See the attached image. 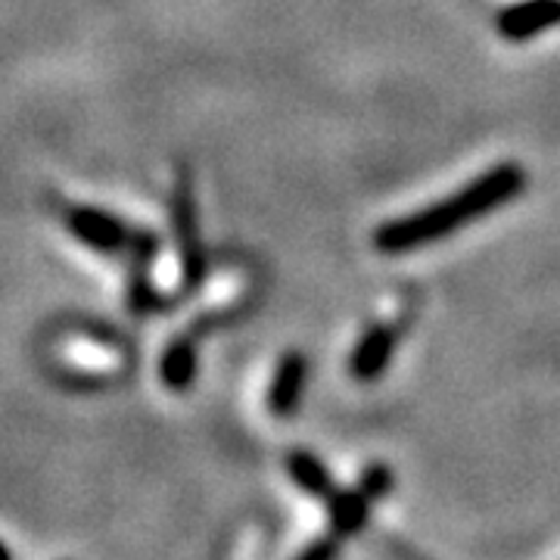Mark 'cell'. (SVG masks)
<instances>
[{"label": "cell", "mask_w": 560, "mask_h": 560, "mask_svg": "<svg viewBox=\"0 0 560 560\" xmlns=\"http://www.w3.org/2000/svg\"><path fill=\"white\" fill-rule=\"evenodd\" d=\"M523 187H526V172L521 165L517 162H499L489 172H482L480 178L464 184L458 194L433 202L415 215L386 221L374 234V246L386 256H399V253H411L420 246L440 243L464 224L486 219L489 212L501 209L504 202L521 197Z\"/></svg>", "instance_id": "1"}, {"label": "cell", "mask_w": 560, "mask_h": 560, "mask_svg": "<svg viewBox=\"0 0 560 560\" xmlns=\"http://www.w3.org/2000/svg\"><path fill=\"white\" fill-rule=\"evenodd\" d=\"M62 219H66V228L72 231L75 241L97 249V253H125V249H131L138 256H147L156 246L153 234L131 231L116 215L101 212V209H91V206H72V209L62 212Z\"/></svg>", "instance_id": "2"}, {"label": "cell", "mask_w": 560, "mask_h": 560, "mask_svg": "<svg viewBox=\"0 0 560 560\" xmlns=\"http://www.w3.org/2000/svg\"><path fill=\"white\" fill-rule=\"evenodd\" d=\"M560 25V0H517L504 7L495 20V28L504 40H533L548 28Z\"/></svg>", "instance_id": "3"}, {"label": "cell", "mask_w": 560, "mask_h": 560, "mask_svg": "<svg viewBox=\"0 0 560 560\" xmlns=\"http://www.w3.org/2000/svg\"><path fill=\"white\" fill-rule=\"evenodd\" d=\"M396 346H399V327L396 324H371L355 346L352 359H349L352 377L361 383L377 381L389 368Z\"/></svg>", "instance_id": "4"}, {"label": "cell", "mask_w": 560, "mask_h": 560, "mask_svg": "<svg viewBox=\"0 0 560 560\" xmlns=\"http://www.w3.org/2000/svg\"><path fill=\"white\" fill-rule=\"evenodd\" d=\"M175 231L180 237V259H184V280L194 287L202 280V246H200V224H197V209L190 197V184L180 180L175 194Z\"/></svg>", "instance_id": "5"}, {"label": "cell", "mask_w": 560, "mask_h": 560, "mask_svg": "<svg viewBox=\"0 0 560 560\" xmlns=\"http://www.w3.org/2000/svg\"><path fill=\"white\" fill-rule=\"evenodd\" d=\"M305 381H308V361L300 352L283 355L278 364V374L268 389V408L278 418H290L300 408L302 393H305Z\"/></svg>", "instance_id": "6"}, {"label": "cell", "mask_w": 560, "mask_h": 560, "mask_svg": "<svg viewBox=\"0 0 560 560\" xmlns=\"http://www.w3.org/2000/svg\"><path fill=\"white\" fill-rule=\"evenodd\" d=\"M327 501H330V529H334L337 539L355 536L361 526L368 523L371 504H374V501L361 492L359 486H355V489H342V492L337 489Z\"/></svg>", "instance_id": "7"}, {"label": "cell", "mask_w": 560, "mask_h": 560, "mask_svg": "<svg viewBox=\"0 0 560 560\" xmlns=\"http://www.w3.org/2000/svg\"><path fill=\"white\" fill-rule=\"evenodd\" d=\"M197 368H200V361H197V342L190 340V337H180L162 355V383L168 389H175V393H184V389H190V383L197 381Z\"/></svg>", "instance_id": "8"}, {"label": "cell", "mask_w": 560, "mask_h": 560, "mask_svg": "<svg viewBox=\"0 0 560 560\" xmlns=\"http://www.w3.org/2000/svg\"><path fill=\"white\" fill-rule=\"evenodd\" d=\"M287 470H290V477H293V482L300 486L302 492H308L315 499L324 501L337 492V482L330 477V470L315 455H308V452H293L287 458Z\"/></svg>", "instance_id": "9"}, {"label": "cell", "mask_w": 560, "mask_h": 560, "mask_svg": "<svg viewBox=\"0 0 560 560\" xmlns=\"http://www.w3.org/2000/svg\"><path fill=\"white\" fill-rule=\"evenodd\" d=\"M393 470L386 467V464H371L364 474H361L359 489L368 495L371 501H381L383 495H389V489H393Z\"/></svg>", "instance_id": "10"}, {"label": "cell", "mask_w": 560, "mask_h": 560, "mask_svg": "<svg viewBox=\"0 0 560 560\" xmlns=\"http://www.w3.org/2000/svg\"><path fill=\"white\" fill-rule=\"evenodd\" d=\"M337 551H340V541H337V536H327V539H318L315 545H308L300 558L302 560H330V558H337Z\"/></svg>", "instance_id": "11"}, {"label": "cell", "mask_w": 560, "mask_h": 560, "mask_svg": "<svg viewBox=\"0 0 560 560\" xmlns=\"http://www.w3.org/2000/svg\"><path fill=\"white\" fill-rule=\"evenodd\" d=\"M0 560H10V548L3 541H0Z\"/></svg>", "instance_id": "12"}]
</instances>
